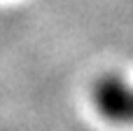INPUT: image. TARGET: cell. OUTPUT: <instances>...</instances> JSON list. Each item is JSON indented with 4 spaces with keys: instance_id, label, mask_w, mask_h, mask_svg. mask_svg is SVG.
Segmentation results:
<instances>
[{
    "instance_id": "6da1fadb",
    "label": "cell",
    "mask_w": 133,
    "mask_h": 131,
    "mask_svg": "<svg viewBox=\"0 0 133 131\" xmlns=\"http://www.w3.org/2000/svg\"><path fill=\"white\" fill-rule=\"evenodd\" d=\"M96 101L105 117L133 122V91H129L119 80H103L96 89Z\"/></svg>"
}]
</instances>
